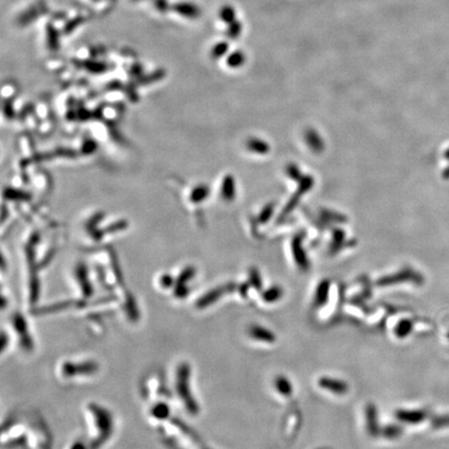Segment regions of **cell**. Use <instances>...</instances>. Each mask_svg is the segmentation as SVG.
Segmentation results:
<instances>
[{
    "label": "cell",
    "mask_w": 449,
    "mask_h": 449,
    "mask_svg": "<svg viewBox=\"0 0 449 449\" xmlns=\"http://www.w3.org/2000/svg\"><path fill=\"white\" fill-rule=\"evenodd\" d=\"M276 388H277V390L281 394H283L285 396H288V395H290L292 393V385L290 384L289 381H288L284 377L277 378V380H276Z\"/></svg>",
    "instance_id": "6"
},
{
    "label": "cell",
    "mask_w": 449,
    "mask_h": 449,
    "mask_svg": "<svg viewBox=\"0 0 449 449\" xmlns=\"http://www.w3.org/2000/svg\"><path fill=\"white\" fill-rule=\"evenodd\" d=\"M220 16H221L222 20H224V21H229V20L231 19V16H232V11H231L230 9H228V8L223 9V10L221 11V13H220Z\"/></svg>",
    "instance_id": "13"
},
{
    "label": "cell",
    "mask_w": 449,
    "mask_h": 449,
    "mask_svg": "<svg viewBox=\"0 0 449 449\" xmlns=\"http://www.w3.org/2000/svg\"><path fill=\"white\" fill-rule=\"evenodd\" d=\"M447 157H448V159H449V151H448V153H447ZM448 173H449V169H448Z\"/></svg>",
    "instance_id": "15"
},
{
    "label": "cell",
    "mask_w": 449,
    "mask_h": 449,
    "mask_svg": "<svg viewBox=\"0 0 449 449\" xmlns=\"http://www.w3.org/2000/svg\"><path fill=\"white\" fill-rule=\"evenodd\" d=\"M281 295H282L281 289H279V288H277V287H274V288H271V289L267 290L263 294V300L265 302H268V303L276 302V301H278L281 297Z\"/></svg>",
    "instance_id": "8"
},
{
    "label": "cell",
    "mask_w": 449,
    "mask_h": 449,
    "mask_svg": "<svg viewBox=\"0 0 449 449\" xmlns=\"http://www.w3.org/2000/svg\"><path fill=\"white\" fill-rule=\"evenodd\" d=\"M71 449H87L83 444H80V443H76V444H74L73 446H72V448Z\"/></svg>",
    "instance_id": "14"
},
{
    "label": "cell",
    "mask_w": 449,
    "mask_h": 449,
    "mask_svg": "<svg viewBox=\"0 0 449 449\" xmlns=\"http://www.w3.org/2000/svg\"><path fill=\"white\" fill-rule=\"evenodd\" d=\"M425 414L421 411H398L396 413V417L402 421L416 423L419 422L424 418Z\"/></svg>",
    "instance_id": "4"
},
{
    "label": "cell",
    "mask_w": 449,
    "mask_h": 449,
    "mask_svg": "<svg viewBox=\"0 0 449 449\" xmlns=\"http://www.w3.org/2000/svg\"><path fill=\"white\" fill-rule=\"evenodd\" d=\"M226 49H227V45L226 44H219V45H216L214 48H213V54L215 55V56H218V55H220V54H222L223 52H226Z\"/></svg>",
    "instance_id": "12"
},
{
    "label": "cell",
    "mask_w": 449,
    "mask_h": 449,
    "mask_svg": "<svg viewBox=\"0 0 449 449\" xmlns=\"http://www.w3.org/2000/svg\"><path fill=\"white\" fill-rule=\"evenodd\" d=\"M367 427L371 435L378 434V417L376 407L369 406L367 409Z\"/></svg>",
    "instance_id": "5"
},
{
    "label": "cell",
    "mask_w": 449,
    "mask_h": 449,
    "mask_svg": "<svg viewBox=\"0 0 449 449\" xmlns=\"http://www.w3.org/2000/svg\"><path fill=\"white\" fill-rule=\"evenodd\" d=\"M327 296H328V285L325 284L323 286L319 287L316 298H315V303L317 306H320V305L325 304V302L327 301Z\"/></svg>",
    "instance_id": "9"
},
{
    "label": "cell",
    "mask_w": 449,
    "mask_h": 449,
    "mask_svg": "<svg viewBox=\"0 0 449 449\" xmlns=\"http://www.w3.org/2000/svg\"><path fill=\"white\" fill-rule=\"evenodd\" d=\"M399 434V428L396 426H389L386 428V431H385V435L389 438H393L398 436Z\"/></svg>",
    "instance_id": "11"
},
{
    "label": "cell",
    "mask_w": 449,
    "mask_h": 449,
    "mask_svg": "<svg viewBox=\"0 0 449 449\" xmlns=\"http://www.w3.org/2000/svg\"><path fill=\"white\" fill-rule=\"evenodd\" d=\"M47 33H48V34H47V37H48V43H49L50 47H52V48H56L57 45H58V34L56 33L55 29H54L52 26H50L49 28H48Z\"/></svg>",
    "instance_id": "10"
},
{
    "label": "cell",
    "mask_w": 449,
    "mask_h": 449,
    "mask_svg": "<svg viewBox=\"0 0 449 449\" xmlns=\"http://www.w3.org/2000/svg\"><path fill=\"white\" fill-rule=\"evenodd\" d=\"M319 386L329 390L330 392L337 394V395H342L345 394L348 390V386L347 384L343 381L337 380V379H332V378H322L318 382Z\"/></svg>",
    "instance_id": "1"
},
{
    "label": "cell",
    "mask_w": 449,
    "mask_h": 449,
    "mask_svg": "<svg viewBox=\"0 0 449 449\" xmlns=\"http://www.w3.org/2000/svg\"><path fill=\"white\" fill-rule=\"evenodd\" d=\"M411 330H412V323L410 320L405 319L397 325L395 329V334L397 337H399V338H404V337L410 334Z\"/></svg>",
    "instance_id": "7"
},
{
    "label": "cell",
    "mask_w": 449,
    "mask_h": 449,
    "mask_svg": "<svg viewBox=\"0 0 449 449\" xmlns=\"http://www.w3.org/2000/svg\"><path fill=\"white\" fill-rule=\"evenodd\" d=\"M173 11L183 16V17L189 18V19L197 18L200 15V10L195 5L188 4V3H178V4L174 5Z\"/></svg>",
    "instance_id": "2"
},
{
    "label": "cell",
    "mask_w": 449,
    "mask_h": 449,
    "mask_svg": "<svg viewBox=\"0 0 449 449\" xmlns=\"http://www.w3.org/2000/svg\"><path fill=\"white\" fill-rule=\"evenodd\" d=\"M250 335L256 340L271 343L276 340V336L267 329L260 326H252L250 329Z\"/></svg>",
    "instance_id": "3"
}]
</instances>
